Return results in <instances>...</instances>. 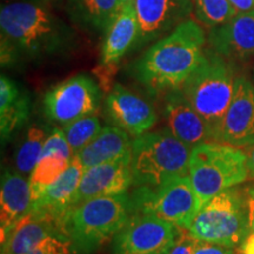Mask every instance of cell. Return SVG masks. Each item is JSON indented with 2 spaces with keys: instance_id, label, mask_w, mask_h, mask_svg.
Returning <instances> with one entry per match:
<instances>
[{
  "instance_id": "cell-2",
  "label": "cell",
  "mask_w": 254,
  "mask_h": 254,
  "mask_svg": "<svg viewBox=\"0 0 254 254\" xmlns=\"http://www.w3.org/2000/svg\"><path fill=\"white\" fill-rule=\"evenodd\" d=\"M205 44L201 25L187 19L132 64V75L153 93L180 88L201 62Z\"/></svg>"
},
{
  "instance_id": "cell-11",
  "label": "cell",
  "mask_w": 254,
  "mask_h": 254,
  "mask_svg": "<svg viewBox=\"0 0 254 254\" xmlns=\"http://www.w3.org/2000/svg\"><path fill=\"white\" fill-rule=\"evenodd\" d=\"M139 36L133 50L159 40L187 20L193 12L192 0H134Z\"/></svg>"
},
{
  "instance_id": "cell-36",
  "label": "cell",
  "mask_w": 254,
  "mask_h": 254,
  "mask_svg": "<svg viewBox=\"0 0 254 254\" xmlns=\"http://www.w3.org/2000/svg\"><path fill=\"white\" fill-rule=\"evenodd\" d=\"M131 2H134V0H119V9L127 4H131Z\"/></svg>"
},
{
  "instance_id": "cell-22",
  "label": "cell",
  "mask_w": 254,
  "mask_h": 254,
  "mask_svg": "<svg viewBox=\"0 0 254 254\" xmlns=\"http://www.w3.org/2000/svg\"><path fill=\"white\" fill-rule=\"evenodd\" d=\"M30 109L31 98L27 92L2 74L0 78V132L2 144L27 122Z\"/></svg>"
},
{
  "instance_id": "cell-3",
  "label": "cell",
  "mask_w": 254,
  "mask_h": 254,
  "mask_svg": "<svg viewBox=\"0 0 254 254\" xmlns=\"http://www.w3.org/2000/svg\"><path fill=\"white\" fill-rule=\"evenodd\" d=\"M234 84L231 62L209 49L180 87L186 99L205 120L213 142H220L222 123L233 98Z\"/></svg>"
},
{
  "instance_id": "cell-30",
  "label": "cell",
  "mask_w": 254,
  "mask_h": 254,
  "mask_svg": "<svg viewBox=\"0 0 254 254\" xmlns=\"http://www.w3.org/2000/svg\"><path fill=\"white\" fill-rule=\"evenodd\" d=\"M193 243L194 238L190 236L189 231L183 232L180 230L176 241L166 254H193Z\"/></svg>"
},
{
  "instance_id": "cell-25",
  "label": "cell",
  "mask_w": 254,
  "mask_h": 254,
  "mask_svg": "<svg viewBox=\"0 0 254 254\" xmlns=\"http://www.w3.org/2000/svg\"><path fill=\"white\" fill-rule=\"evenodd\" d=\"M52 128L44 125H33L27 129L23 141L15 152V168L23 176L31 174L39 161L46 139Z\"/></svg>"
},
{
  "instance_id": "cell-14",
  "label": "cell",
  "mask_w": 254,
  "mask_h": 254,
  "mask_svg": "<svg viewBox=\"0 0 254 254\" xmlns=\"http://www.w3.org/2000/svg\"><path fill=\"white\" fill-rule=\"evenodd\" d=\"M220 142L238 148L254 146V85L245 77L236 78L233 98L222 123Z\"/></svg>"
},
{
  "instance_id": "cell-23",
  "label": "cell",
  "mask_w": 254,
  "mask_h": 254,
  "mask_svg": "<svg viewBox=\"0 0 254 254\" xmlns=\"http://www.w3.org/2000/svg\"><path fill=\"white\" fill-rule=\"evenodd\" d=\"M131 152L132 141L128 133L117 126H106L86 147L75 155L84 170H87L95 165L122 158Z\"/></svg>"
},
{
  "instance_id": "cell-6",
  "label": "cell",
  "mask_w": 254,
  "mask_h": 254,
  "mask_svg": "<svg viewBox=\"0 0 254 254\" xmlns=\"http://www.w3.org/2000/svg\"><path fill=\"white\" fill-rule=\"evenodd\" d=\"M189 176L201 206L222 190L249 178L247 155L222 142H207L190 151Z\"/></svg>"
},
{
  "instance_id": "cell-16",
  "label": "cell",
  "mask_w": 254,
  "mask_h": 254,
  "mask_svg": "<svg viewBox=\"0 0 254 254\" xmlns=\"http://www.w3.org/2000/svg\"><path fill=\"white\" fill-rule=\"evenodd\" d=\"M209 47L228 62H245L254 57V11L237 13L225 24L211 28Z\"/></svg>"
},
{
  "instance_id": "cell-27",
  "label": "cell",
  "mask_w": 254,
  "mask_h": 254,
  "mask_svg": "<svg viewBox=\"0 0 254 254\" xmlns=\"http://www.w3.org/2000/svg\"><path fill=\"white\" fill-rule=\"evenodd\" d=\"M194 13L200 24L213 28L233 18L237 11L230 0H194Z\"/></svg>"
},
{
  "instance_id": "cell-26",
  "label": "cell",
  "mask_w": 254,
  "mask_h": 254,
  "mask_svg": "<svg viewBox=\"0 0 254 254\" xmlns=\"http://www.w3.org/2000/svg\"><path fill=\"white\" fill-rule=\"evenodd\" d=\"M101 124L94 114L82 117L63 127L64 135L71 147L73 155L85 148L101 131Z\"/></svg>"
},
{
  "instance_id": "cell-28",
  "label": "cell",
  "mask_w": 254,
  "mask_h": 254,
  "mask_svg": "<svg viewBox=\"0 0 254 254\" xmlns=\"http://www.w3.org/2000/svg\"><path fill=\"white\" fill-rule=\"evenodd\" d=\"M75 253L71 240L65 234H53L41 240L28 254H72Z\"/></svg>"
},
{
  "instance_id": "cell-18",
  "label": "cell",
  "mask_w": 254,
  "mask_h": 254,
  "mask_svg": "<svg viewBox=\"0 0 254 254\" xmlns=\"http://www.w3.org/2000/svg\"><path fill=\"white\" fill-rule=\"evenodd\" d=\"M73 157L74 155L64 135L63 129L53 127L44 145L39 161L31 173L32 200L36 199L41 190L55 183L67 170Z\"/></svg>"
},
{
  "instance_id": "cell-12",
  "label": "cell",
  "mask_w": 254,
  "mask_h": 254,
  "mask_svg": "<svg viewBox=\"0 0 254 254\" xmlns=\"http://www.w3.org/2000/svg\"><path fill=\"white\" fill-rule=\"evenodd\" d=\"M133 185L132 152L112 161L95 165L84 171L72 200V208L99 196L126 193Z\"/></svg>"
},
{
  "instance_id": "cell-1",
  "label": "cell",
  "mask_w": 254,
  "mask_h": 254,
  "mask_svg": "<svg viewBox=\"0 0 254 254\" xmlns=\"http://www.w3.org/2000/svg\"><path fill=\"white\" fill-rule=\"evenodd\" d=\"M1 65L19 60L44 62L71 52L77 36L52 6L37 2H5L0 8Z\"/></svg>"
},
{
  "instance_id": "cell-20",
  "label": "cell",
  "mask_w": 254,
  "mask_h": 254,
  "mask_svg": "<svg viewBox=\"0 0 254 254\" xmlns=\"http://www.w3.org/2000/svg\"><path fill=\"white\" fill-rule=\"evenodd\" d=\"M32 195L30 182L19 172L6 168L1 176L0 192V233L6 240L15 224L28 213Z\"/></svg>"
},
{
  "instance_id": "cell-35",
  "label": "cell",
  "mask_w": 254,
  "mask_h": 254,
  "mask_svg": "<svg viewBox=\"0 0 254 254\" xmlns=\"http://www.w3.org/2000/svg\"><path fill=\"white\" fill-rule=\"evenodd\" d=\"M12 1H26V2H37V4H45L52 6L56 2L60 1V0H5V2H12Z\"/></svg>"
},
{
  "instance_id": "cell-34",
  "label": "cell",
  "mask_w": 254,
  "mask_h": 254,
  "mask_svg": "<svg viewBox=\"0 0 254 254\" xmlns=\"http://www.w3.org/2000/svg\"><path fill=\"white\" fill-rule=\"evenodd\" d=\"M247 170H249V179H254V146L251 148L247 155Z\"/></svg>"
},
{
  "instance_id": "cell-24",
  "label": "cell",
  "mask_w": 254,
  "mask_h": 254,
  "mask_svg": "<svg viewBox=\"0 0 254 254\" xmlns=\"http://www.w3.org/2000/svg\"><path fill=\"white\" fill-rule=\"evenodd\" d=\"M66 12L82 30L105 32L119 12V0H67Z\"/></svg>"
},
{
  "instance_id": "cell-7",
  "label": "cell",
  "mask_w": 254,
  "mask_h": 254,
  "mask_svg": "<svg viewBox=\"0 0 254 254\" xmlns=\"http://www.w3.org/2000/svg\"><path fill=\"white\" fill-rule=\"evenodd\" d=\"M194 239L240 246L251 233L245 193L240 190H225L205 202L189 228Z\"/></svg>"
},
{
  "instance_id": "cell-15",
  "label": "cell",
  "mask_w": 254,
  "mask_h": 254,
  "mask_svg": "<svg viewBox=\"0 0 254 254\" xmlns=\"http://www.w3.org/2000/svg\"><path fill=\"white\" fill-rule=\"evenodd\" d=\"M84 171L77 155H74L67 170L32 200L30 211L52 219L65 233V220L72 209L73 196L77 192Z\"/></svg>"
},
{
  "instance_id": "cell-32",
  "label": "cell",
  "mask_w": 254,
  "mask_h": 254,
  "mask_svg": "<svg viewBox=\"0 0 254 254\" xmlns=\"http://www.w3.org/2000/svg\"><path fill=\"white\" fill-rule=\"evenodd\" d=\"M237 13H246L254 11V0H230Z\"/></svg>"
},
{
  "instance_id": "cell-13",
  "label": "cell",
  "mask_w": 254,
  "mask_h": 254,
  "mask_svg": "<svg viewBox=\"0 0 254 254\" xmlns=\"http://www.w3.org/2000/svg\"><path fill=\"white\" fill-rule=\"evenodd\" d=\"M105 114L114 126L134 136L145 134L157 123L152 105L120 84L114 85L107 95Z\"/></svg>"
},
{
  "instance_id": "cell-21",
  "label": "cell",
  "mask_w": 254,
  "mask_h": 254,
  "mask_svg": "<svg viewBox=\"0 0 254 254\" xmlns=\"http://www.w3.org/2000/svg\"><path fill=\"white\" fill-rule=\"evenodd\" d=\"M53 234L65 233L52 219L30 211L1 243V254H28L41 240Z\"/></svg>"
},
{
  "instance_id": "cell-10",
  "label": "cell",
  "mask_w": 254,
  "mask_h": 254,
  "mask_svg": "<svg viewBox=\"0 0 254 254\" xmlns=\"http://www.w3.org/2000/svg\"><path fill=\"white\" fill-rule=\"evenodd\" d=\"M180 228L146 214H132L112 239V254H166Z\"/></svg>"
},
{
  "instance_id": "cell-5",
  "label": "cell",
  "mask_w": 254,
  "mask_h": 254,
  "mask_svg": "<svg viewBox=\"0 0 254 254\" xmlns=\"http://www.w3.org/2000/svg\"><path fill=\"white\" fill-rule=\"evenodd\" d=\"M190 148L168 128L146 132L132 141V173L135 187H158L189 173Z\"/></svg>"
},
{
  "instance_id": "cell-37",
  "label": "cell",
  "mask_w": 254,
  "mask_h": 254,
  "mask_svg": "<svg viewBox=\"0 0 254 254\" xmlns=\"http://www.w3.org/2000/svg\"><path fill=\"white\" fill-rule=\"evenodd\" d=\"M252 82L254 85V65H253V69H252Z\"/></svg>"
},
{
  "instance_id": "cell-19",
  "label": "cell",
  "mask_w": 254,
  "mask_h": 254,
  "mask_svg": "<svg viewBox=\"0 0 254 254\" xmlns=\"http://www.w3.org/2000/svg\"><path fill=\"white\" fill-rule=\"evenodd\" d=\"M104 33L101 65L110 69L123 58L127 51L134 47L138 39L139 23L134 2L120 8Z\"/></svg>"
},
{
  "instance_id": "cell-8",
  "label": "cell",
  "mask_w": 254,
  "mask_h": 254,
  "mask_svg": "<svg viewBox=\"0 0 254 254\" xmlns=\"http://www.w3.org/2000/svg\"><path fill=\"white\" fill-rule=\"evenodd\" d=\"M132 214H146L168 221L184 231L198 214L201 204L190 176H178L158 187H135L129 194Z\"/></svg>"
},
{
  "instance_id": "cell-4",
  "label": "cell",
  "mask_w": 254,
  "mask_h": 254,
  "mask_svg": "<svg viewBox=\"0 0 254 254\" xmlns=\"http://www.w3.org/2000/svg\"><path fill=\"white\" fill-rule=\"evenodd\" d=\"M129 217V194L99 196L73 207L64 230L75 253L93 254L113 239Z\"/></svg>"
},
{
  "instance_id": "cell-9",
  "label": "cell",
  "mask_w": 254,
  "mask_h": 254,
  "mask_svg": "<svg viewBox=\"0 0 254 254\" xmlns=\"http://www.w3.org/2000/svg\"><path fill=\"white\" fill-rule=\"evenodd\" d=\"M100 87L91 77L78 74L59 82L44 95V112L50 122L68 125L99 109Z\"/></svg>"
},
{
  "instance_id": "cell-17",
  "label": "cell",
  "mask_w": 254,
  "mask_h": 254,
  "mask_svg": "<svg viewBox=\"0 0 254 254\" xmlns=\"http://www.w3.org/2000/svg\"><path fill=\"white\" fill-rule=\"evenodd\" d=\"M164 114L168 129L190 150L199 145L213 142L205 120L190 104L180 88L166 93Z\"/></svg>"
},
{
  "instance_id": "cell-29",
  "label": "cell",
  "mask_w": 254,
  "mask_h": 254,
  "mask_svg": "<svg viewBox=\"0 0 254 254\" xmlns=\"http://www.w3.org/2000/svg\"><path fill=\"white\" fill-rule=\"evenodd\" d=\"M193 254H236L233 247H228L220 244L209 243L205 240L194 239L193 243Z\"/></svg>"
},
{
  "instance_id": "cell-33",
  "label": "cell",
  "mask_w": 254,
  "mask_h": 254,
  "mask_svg": "<svg viewBox=\"0 0 254 254\" xmlns=\"http://www.w3.org/2000/svg\"><path fill=\"white\" fill-rule=\"evenodd\" d=\"M240 254H254V233H251L240 245Z\"/></svg>"
},
{
  "instance_id": "cell-31",
  "label": "cell",
  "mask_w": 254,
  "mask_h": 254,
  "mask_svg": "<svg viewBox=\"0 0 254 254\" xmlns=\"http://www.w3.org/2000/svg\"><path fill=\"white\" fill-rule=\"evenodd\" d=\"M245 198L247 204V211H249V222L251 232L254 233V184L249 186L245 190Z\"/></svg>"
}]
</instances>
